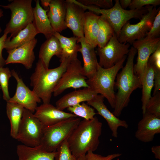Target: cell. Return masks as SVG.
Instances as JSON below:
<instances>
[{"label":"cell","mask_w":160,"mask_h":160,"mask_svg":"<svg viewBox=\"0 0 160 160\" xmlns=\"http://www.w3.org/2000/svg\"><path fill=\"white\" fill-rule=\"evenodd\" d=\"M81 121L79 118L72 117L44 127L40 145L47 152L56 151L60 145L68 139Z\"/></svg>","instance_id":"8992f818"},{"label":"cell","mask_w":160,"mask_h":160,"mask_svg":"<svg viewBox=\"0 0 160 160\" xmlns=\"http://www.w3.org/2000/svg\"><path fill=\"white\" fill-rule=\"evenodd\" d=\"M82 67L81 61L77 58L70 62L54 90V97L60 95L69 88L89 87Z\"/></svg>","instance_id":"30bf717a"},{"label":"cell","mask_w":160,"mask_h":160,"mask_svg":"<svg viewBox=\"0 0 160 160\" xmlns=\"http://www.w3.org/2000/svg\"><path fill=\"white\" fill-rule=\"evenodd\" d=\"M12 76L11 71L8 68H0V87L2 92L3 99L7 102L11 98L9 91V83Z\"/></svg>","instance_id":"1f68e13d"},{"label":"cell","mask_w":160,"mask_h":160,"mask_svg":"<svg viewBox=\"0 0 160 160\" xmlns=\"http://www.w3.org/2000/svg\"><path fill=\"white\" fill-rule=\"evenodd\" d=\"M160 7L149 6L148 12L145 14L137 23L132 24L128 21L121 28L117 37L121 43L131 44L135 41L144 38L150 29L154 18Z\"/></svg>","instance_id":"ba28073f"},{"label":"cell","mask_w":160,"mask_h":160,"mask_svg":"<svg viewBox=\"0 0 160 160\" xmlns=\"http://www.w3.org/2000/svg\"><path fill=\"white\" fill-rule=\"evenodd\" d=\"M67 110L76 116L89 120L92 119L96 114L94 108L84 102L67 108Z\"/></svg>","instance_id":"4dcf8cb0"},{"label":"cell","mask_w":160,"mask_h":160,"mask_svg":"<svg viewBox=\"0 0 160 160\" xmlns=\"http://www.w3.org/2000/svg\"><path fill=\"white\" fill-rule=\"evenodd\" d=\"M67 140L63 142L57 148L55 160H77L72 155Z\"/></svg>","instance_id":"836d02e7"},{"label":"cell","mask_w":160,"mask_h":160,"mask_svg":"<svg viewBox=\"0 0 160 160\" xmlns=\"http://www.w3.org/2000/svg\"><path fill=\"white\" fill-rule=\"evenodd\" d=\"M62 49L58 39L53 36L47 40L42 44L39 54V59L44 66L49 68L50 61L54 55L60 58Z\"/></svg>","instance_id":"cb8c5ba5"},{"label":"cell","mask_w":160,"mask_h":160,"mask_svg":"<svg viewBox=\"0 0 160 160\" xmlns=\"http://www.w3.org/2000/svg\"><path fill=\"white\" fill-rule=\"evenodd\" d=\"M78 43H80L81 45L79 52L81 53L83 60V72L89 79L95 73L98 64L95 48L87 43L84 37L78 38Z\"/></svg>","instance_id":"44dd1931"},{"label":"cell","mask_w":160,"mask_h":160,"mask_svg":"<svg viewBox=\"0 0 160 160\" xmlns=\"http://www.w3.org/2000/svg\"></svg>","instance_id":"bcb514c9"},{"label":"cell","mask_w":160,"mask_h":160,"mask_svg":"<svg viewBox=\"0 0 160 160\" xmlns=\"http://www.w3.org/2000/svg\"><path fill=\"white\" fill-rule=\"evenodd\" d=\"M103 124L95 116L81 121L67 140L70 151L76 159L89 151L94 152L100 144Z\"/></svg>","instance_id":"6da1fadb"},{"label":"cell","mask_w":160,"mask_h":160,"mask_svg":"<svg viewBox=\"0 0 160 160\" xmlns=\"http://www.w3.org/2000/svg\"><path fill=\"white\" fill-rule=\"evenodd\" d=\"M137 52L136 49L133 47L129 49L126 64L116 76L115 85L117 91L115 94V103L113 113L117 117L128 105L133 91L141 88V81L134 71V59Z\"/></svg>","instance_id":"7a4b0ae2"},{"label":"cell","mask_w":160,"mask_h":160,"mask_svg":"<svg viewBox=\"0 0 160 160\" xmlns=\"http://www.w3.org/2000/svg\"></svg>","instance_id":"7dc6e473"},{"label":"cell","mask_w":160,"mask_h":160,"mask_svg":"<svg viewBox=\"0 0 160 160\" xmlns=\"http://www.w3.org/2000/svg\"><path fill=\"white\" fill-rule=\"evenodd\" d=\"M3 12L2 9H0V18L3 16ZM2 31V30L0 27V34Z\"/></svg>","instance_id":"ee69618b"},{"label":"cell","mask_w":160,"mask_h":160,"mask_svg":"<svg viewBox=\"0 0 160 160\" xmlns=\"http://www.w3.org/2000/svg\"><path fill=\"white\" fill-rule=\"evenodd\" d=\"M71 60L65 59L55 68H47L39 59L30 78L33 91L43 103H49L54 90Z\"/></svg>","instance_id":"3957f363"},{"label":"cell","mask_w":160,"mask_h":160,"mask_svg":"<svg viewBox=\"0 0 160 160\" xmlns=\"http://www.w3.org/2000/svg\"><path fill=\"white\" fill-rule=\"evenodd\" d=\"M145 113L160 118V91L151 97L146 105Z\"/></svg>","instance_id":"d6a6232c"},{"label":"cell","mask_w":160,"mask_h":160,"mask_svg":"<svg viewBox=\"0 0 160 160\" xmlns=\"http://www.w3.org/2000/svg\"><path fill=\"white\" fill-rule=\"evenodd\" d=\"M37 42V39L35 38L20 47L7 52L8 55L5 65L20 63L27 69L31 68L35 59L33 49Z\"/></svg>","instance_id":"9a60e30c"},{"label":"cell","mask_w":160,"mask_h":160,"mask_svg":"<svg viewBox=\"0 0 160 160\" xmlns=\"http://www.w3.org/2000/svg\"><path fill=\"white\" fill-rule=\"evenodd\" d=\"M160 4V0H132L129 7L130 9L133 10L141 8L144 6L156 7Z\"/></svg>","instance_id":"8d00e7d4"},{"label":"cell","mask_w":160,"mask_h":160,"mask_svg":"<svg viewBox=\"0 0 160 160\" xmlns=\"http://www.w3.org/2000/svg\"><path fill=\"white\" fill-rule=\"evenodd\" d=\"M32 0H15L6 5H0L11 11L10 19L6 24L4 34L10 33V38L15 36L33 20Z\"/></svg>","instance_id":"52a82bcc"},{"label":"cell","mask_w":160,"mask_h":160,"mask_svg":"<svg viewBox=\"0 0 160 160\" xmlns=\"http://www.w3.org/2000/svg\"><path fill=\"white\" fill-rule=\"evenodd\" d=\"M132 44L137 52V62L134 66V71L141 82L150 56L160 46V38H149L145 37L135 41Z\"/></svg>","instance_id":"7c38bea8"},{"label":"cell","mask_w":160,"mask_h":160,"mask_svg":"<svg viewBox=\"0 0 160 160\" xmlns=\"http://www.w3.org/2000/svg\"><path fill=\"white\" fill-rule=\"evenodd\" d=\"M98 23L99 30L97 46L101 48L106 45L115 33L111 25L102 16H100Z\"/></svg>","instance_id":"f546056e"},{"label":"cell","mask_w":160,"mask_h":160,"mask_svg":"<svg viewBox=\"0 0 160 160\" xmlns=\"http://www.w3.org/2000/svg\"><path fill=\"white\" fill-rule=\"evenodd\" d=\"M99 17L89 11L85 13L83 27L84 37L86 42L94 48L97 46Z\"/></svg>","instance_id":"484cf974"},{"label":"cell","mask_w":160,"mask_h":160,"mask_svg":"<svg viewBox=\"0 0 160 160\" xmlns=\"http://www.w3.org/2000/svg\"><path fill=\"white\" fill-rule=\"evenodd\" d=\"M126 57L125 56L114 65L108 68H103L98 63L95 73L87 80L89 87L106 98L113 108L115 103V80L119 71L123 68Z\"/></svg>","instance_id":"277c9868"},{"label":"cell","mask_w":160,"mask_h":160,"mask_svg":"<svg viewBox=\"0 0 160 160\" xmlns=\"http://www.w3.org/2000/svg\"><path fill=\"white\" fill-rule=\"evenodd\" d=\"M115 2L114 5L108 9H102L95 6H85L81 4L86 10L97 15L101 14L111 25L117 38L123 26L131 19L140 20L148 12L149 6L140 9L127 10L121 7L119 0H115Z\"/></svg>","instance_id":"5b68a950"},{"label":"cell","mask_w":160,"mask_h":160,"mask_svg":"<svg viewBox=\"0 0 160 160\" xmlns=\"http://www.w3.org/2000/svg\"><path fill=\"white\" fill-rule=\"evenodd\" d=\"M121 155V153H116L103 156L95 153L92 151H89L85 155V160H112Z\"/></svg>","instance_id":"f35d334b"},{"label":"cell","mask_w":160,"mask_h":160,"mask_svg":"<svg viewBox=\"0 0 160 160\" xmlns=\"http://www.w3.org/2000/svg\"><path fill=\"white\" fill-rule=\"evenodd\" d=\"M18 160H54L57 151L48 152L41 145L34 147L20 144L16 147Z\"/></svg>","instance_id":"7402d4cb"},{"label":"cell","mask_w":160,"mask_h":160,"mask_svg":"<svg viewBox=\"0 0 160 160\" xmlns=\"http://www.w3.org/2000/svg\"><path fill=\"white\" fill-rule=\"evenodd\" d=\"M152 152L154 155L155 158L157 159H160V146L156 145L151 147Z\"/></svg>","instance_id":"60d3db41"},{"label":"cell","mask_w":160,"mask_h":160,"mask_svg":"<svg viewBox=\"0 0 160 160\" xmlns=\"http://www.w3.org/2000/svg\"><path fill=\"white\" fill-rule=\"evenodd\" d=\"M160 133V118L145 113L139 121L135 133V137L139 141L148 143L153 140L156 134Z\"/></svg>","instance_id":"ac0fdd59"},{"label":"cell","mask_w":160,"mask_h":160,"mask_svg":"<svg viewBox=\"0 0 160 160\" xmlns=\"http://www.w3.org/2000/svg\"><path fill=\"white\" fill-rule=\"evenodd\" d=\"M78 2L85 6H92L102 9H108L113 6L112 0H77Z\"/></svg>","instance_id":"e575fe53"},{"label":"cell","mask_w":160,"mask_h":160,"mask_svg":"<svg viewBox=\"0 0 160 160\" xmlns=\"http://www.w3.org/2000/svg\"><path fill=\"white\" fill-rule=\"evenodd\" d=\"M148 62L153 67L154 74L160 73V46L150 56Z\"/></svg>","instance_id":"74e56055"},{"label":"cell","mask_w":160,"mask_h":160,"mask_svg":"<svg viewBox=\"0 0 160 160\" xmlns=\"http://www.w3.org/2000/svg\"><path fill=\"white\" fill-rule=\"evenodd\" d=\"M98 94L89 87L74 90L65 95L57 100L55 103L56 107L63 111L81 103L87 102Z\"/></svg>","instance_id":"d6986e66"},{"label":"cell","mask_w":160,"mask_h":160,"mask_svg":"<svg viewBox=\"0 0 160 160\" xmlns=\"http://www.w3.org/2000/svg\"><path fill=\"white\" fill-rule=\"evenodd\" d=\"M53 35L59 40L62 49L60 58V63L65 59L72 60L77 58L78 52L81 47L80 45L77 44L78 38L74 36L66 37L57 32H55Z\"/></svg>","instance_id":"4316f807"},{"label":"cell","mask_w":160,"mask_h":160,"mask_svg":"<svg viewBox=\"0 0 160 160\" xmlns=\"http://www.w3.org/2000/svg\"><path fill=\"white\" fill-rule=\"evenodd\" d=\"M160 33V10L157 12L153 22L152 26L145 37L149 38L159 37Z\"/></svg>","instance_id":"d590c367"},{"label":"cell","mask_w":160,"mask_h":160,"mask_svg":"<svg viewBox=\"0 0 160 160\" xmlns=\"http://www.w3.org/2000/svg\"><path fill=\"white\" fill-rule=\"evenodd\" d=\"M44 127L34 113L24 108L16 140L28 146L40 145Z\"/></svg>","instance_id":"9c48e42d"},{"label":"cell","mask_w":160,"mask_h":160,"mask_svg":"<svg viewBox=\"0 0 160 160\" xmlns=\"http://www.w3.org/2000/svg\"><path fill=\"white\" fill-rule=\"evenodd\" d=\"M35 116L44 127L50 126L64 120L77 117L74 114L60 110L49 103H43L36 108Z\"/></svg>","instance_id":"e0dca14e"},{"label":"cell","mask_w":160,"mask_h":160,"mask_svg":"<svg viewBox=\"0 0 160 160\" xmlns=\"http://www.w3.org/2000/svg\"><path fill=\"white\" fill-rule=\"evenodd\" d=\"M130 46L129 43L119 42L115 34L105 46L97 48L99 65L105 68L113 66L128 54Z\"/></svg>","instance_id":"8fae6325"},{"label":"cell","mask_w":160,"mask_h":160,"mask_svg":"<svg viewBox=\"0 0 160 160\" xmlns=\"http://www.w3.org/2000/svg\"><path fill=\"white\" fill-rule=\"evenodd\" d=\"M38 34L32 22L11 39L9 37L7 38L4 43V49L7 52L18 48L33 40Z\"/></svg>","instance_id":"d4e9b609"},{"label":"cell","mask_w":160,"mask_h":160,"mask_svg":"<svg viewBox=\"0 0 160 160\" xmlns=\"http://www.w3.org/2000/svg\"><path fill=\"white\" fill-rule=\"evenodd\" d=\"M35 1L32 23L38 33L43 34L47 39L53 36L55 31L52 28L48 18L47 14L48 10L44 9L40 6L39 0Z\"/></svg>","instance_id":"603a6c76"},{"label":"cell","mask_w":160,"mask_h":160,"mask_svg":"<svg viewBox=\"0 0 160 160\" xmlns=\"http://www.w3.org/2000/svg\"><path fill=\"white\" fill-rule=\"evenodd\" d=\"M11 72L17 84L15 94L8 102L18 103L34 113L37 107V103L41 102V100L26 86L15 70H12Z\"/></svg>","instance_id":"5bb4252c"},{"label":"cell","mask_w":160,"mask_h":160,"mask_svg":"<svg viewBox=\"0 0 160 160\" xmlns=\"http://www.w3.org/2000/svg\"><path fill=\"white\" fill-rule=\"evenodd\" d=\"M154 71L152 66L148 62L141 81L142 96V109L143 114L145 113L146 105L151 96V92L154 87Z\"/></svg>","instance_id":"f1b7e54d"},{"label":"cell","mask_w":160,"mask_h":160,"mask_svg":"<svg viewBox=\"0 0 160 160\" xmlns=\"http://www.w3.org/2000/svg\"><path fill=\"white\" fill-rule=\"evenodd\" d=\"M65 22L67 28L78 38L84 37L83 27L85 10L81 4L76 0H66Z\"/></svg>","instance_id":"4fadbf2b"},{"label":"cell","mask_w":160,"mask_h":160,"mask_svg":"<svg viewBox=\"0 0 160 160\" xmlns=\"http://www.w3.org/2000/svg\"><path fill=\"white\" fill-rule=\"evenodd\" d=\"M77 160H85V155L82 156L77 159Z\"/></svg>","instance_id":"f6af8a7d"},{"label":"cell","mask_w":160,"mask_h":160,"mask_svg":"<svg viewBox=\"0 0 160 160\" xmlns=\"http://www.w3.org/2000/svg\"><path fill=\"white\" fill-rule=\"evenodd\" d=\"M104 98L103 95L98 94L87 102V103L96 109L98 113L105 120L112 132V136L117 138L118 128H127L128 125L126 121L120 120L108 109L104 103Z\"/></svg>","instance_id":"2e32d148"},{"label":"cell","mask_w":160,"mask_h":160,"mask_svg":"<svg viewBox=\"0 0 160 160\" xmlns=\"http://www.w3.org/2000/svg\"><path fill=\"white\" fill-rule=\"evenodd\" d=\"M65 1L51 0L47 15L54 30L60 33L67 28L65 19L66 9Z\"/></svg>","instance_id":"ffe728a7"},{"label":"cell","mask_w":160,"mask_h":160,"mask_svg":"<svg viewBox=\"0 0 160 160\" xmlns=\"http://www.w3.org/2000/svg\"><path fill=\"white\" fill-rule=\"evenodd\" d=\"M24 108L15 103L7 102L6 111L10 124V135L16 140L19 125L22 117Z\"/></svg>","instance_id":"83f0119b"},{"label":"cell","mask_w":160,"mask_h":160,"mask_svg":"<svg viewBox=\"0 0 160 160\" xmlns=\"http://www.w3.org/2000/svg\"><path fill=\"white\" fill-rule=\"evenodd\" d=\"M132 0H120L119 2L121 7L123 9H126L129 7Z\"/></svg>","instance_id":"b9f144b4"},{"label":"cell","mask_w":160,"mask_h":160,"mask_svg":"<svg viewBox=\"0 0 160 160\" xmlns=\"http://www.w3.org/2000/svg\"><path fill=\"white\" fill-rule=\"evenodd\" d=\"M7 38V34H4L0 37V68L4 67L5 65V60L4 59L2 55V51L4 49V43L6 39Z\"/></svg>","instance_id":"ab89813d"},{"label":"cell","mask_w":160,"mask_h":160,"mask_svg":"<svg viewBox=\"0 0 160 160\" xmlns=\"http://www.w3.org/2000/svg\"><path fill=\"white\" fill-rule=\"evenodd\" d=\"M51 0H41V4L44 7V9L45 10H48L49 5L50 2Z\"/></svg>","instance_id":"7bdbcfd3"}]
</instances>
